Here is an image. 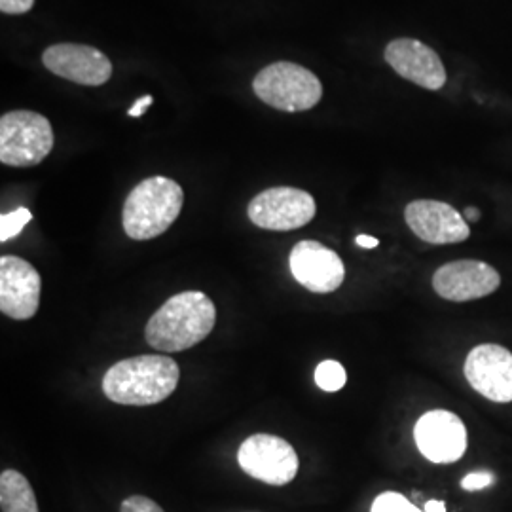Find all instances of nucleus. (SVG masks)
<instances>
[{"label":"nucleus","mask_w":512,"mask_h":512,"mask_svg":"<svg viewBox=\"0 0 512 512\" xmlns=\"http://www.w3.org/2000/svg\"><path fill=\"white\" fill-rule=\"evenodd\" d=\"M217 323V308L202 291L171 296L156 311L145 329L148 346L165 353H179L198 346Z\"/></svg>","instance_id":"f257e3e1"},{"label":"nucleus","mask_w":512,"mask_h":512,"mask_svg":"<svg viewBox=\"0 0 512 512\" xmlns=\"http://www.w3.org/2000/svg\"><path fill=\"white\" fill-rule=\"evenodd\" d=\"M179 365L165 355H139L110 366L103 378L105 397L126 406L164 403L179 385Z\"/></svg>","instance_id":"f03ea898"},{"label":"nucleus","mask_w":512,"mask_h":512,"mask_svg":"<svg viewBox=\"0 0 512 512\" xmlns=\"http://www.w3.org/2000/svg\"><path fill=\"white\" fill-rule=\"evenodd\" d=\"M181 184L167 177H150L129 192L124 203V232L137 241L165 234L183 211Z\"/></svg>","instance_id":"7ed1b4c3"},{"label":"nucleus","mask_w":512,"mask_h":512,"mask_svg":"<svg viewBox=\"0 0 512 512\" xmlns=\"http://www.w3.org/2000/svg\"><path fill=\"white\" fill-rule=\"evenodd\" d=\"M253 90L260 101L283 112L310 110L323 97L315 74L291 61H277L256 74Z\"/></svg>","instance_id":"20e7f679"},{"label":"nucleus","mask_w":512,"mask_h":512,"mask_svg":"<svg viewBox=\"0 0 512 512\" xmlns=\"http://www.w3.org/2000/svg\"><path fill=\"white\" fill-rule=\"evenodd\" d=\"M54 129L33 110H12L0 118V162L10 167L38 165L54 148Z\"/></svg>","instance_id":"39448f33"},{"label":"nucleus","mask_w":512,"mask_h":512,"mask_svg":"<svg viewBox=\"0 0 512 512\" xmlns=\"http://www.w3.org/2000/svg\"><path fill=\"white\" fill-rule=\"evenodd\" d=\"M251 222L272 232H291L310 224L317 205L306 190L293 186H275L260 192L249 203Z\"/></svg>","instance_id":"423d86ee"},{"label":"nucleus","mask_w":512,"mask_h":512,"mask_svg":"<svg viewBox=\"0 0 512 512\" xmlns=\"http://www.w3.org/2000/svg\"><path fill=\"white\" fill-rule=\"evenodd\" d=\"M239 467L256 480L270 486L293 482L300 467L293 446L281 437L258 433L239 446Z\"/></svg>","instance_id":"0eeeda50"},{"label":"nucleus","mask_w":512,"mask_h":512,"mask_svg":"<svg viewBox=\"0 0 512 512\" xmlns=\"http://www.w3.org/2000/svg\"><path fill=\"white\" fill-rule=\"evenodd\" d=\"M42 279L37 268L19 258H0V311L16 321H27L37 315Z\"/></svg>","instance_id":"6e6552de"},{"label":"nucleus","mask_w":512,"mask_h":512,"mask_svg":"<svg viewBox=\"0 0 512 512\" xmlns=\"http://www.w3.org/2000/svg\"><path fill=\"white\" fill-rule=\"evenodd\" d=\"M289 264L294 279L311 293H334L346 279V266L342 258L319 241L304 239L296 243Z\"/></svg>","instance_id":"1a4fd4ad"},{"label":"nucleus","mask_w":512,"mask_h":512,"mask_svg":"<svg viewBox=\"0 0 512 512\" xmlns=\"http://www.w3.org/2000/svg\"><path fill=\"white\" fill-rule=\"evenodd\" d=\"M501 275L482 260H454L433 275V289L448 302H471L494 294Z\"/></svg>","instance_id":"9d476101"},{"label":"nucleus","mask_w":512,"mask_h":512,"mask_svg":"<svg viewBox=\"0 0 512 512\" xmlns=\"http://www.w3.org/2000/svg\"><path fill=\"white\" fill-rule=\"evenodd\" d=\"M465 378L482 397L512 403V353L497 344L476 346L465 361Z\"/></svg>","instance_id":"9b49d317"},{"label":"nucleus","mask_w":512,"mask_h":512,"mask_svg":"<svg viewBox=\"0 0 512 512\" xmlns=\"http://www.w3.org/2000/svg\"><path fill=\"white\" fill-rule=\"evenodd\" d=\"M418 450L433 463H456L467 450V429L454 412L431 410L414 427Z\"/></svg>","instance_id":"f8f14e48"},{"label":"nucleus","mask_w":512,"mask_h":512,"mask_svg":"<svg viewBox=\"0 0 512 512\" xmlns=\"http://www.w3.org/2000/svg\"><path fill=\"white\" fill-rule=\"evenodd\" d=\"M44 67L80 86H103L112 76L109 57L86 44H54L42 54Z\"/></svg>","instance_id":"ddd939ff"},{"label":"nucleus","mask_w":512,"mask_h":512,"mask_svg":"<svg viewBox=\"0 0 512 512\" xmlns=\"http://www.w3.org/2000/svg\"><path fill=\"white\" fill-rule=\"evenodd\" d=\"M408 228L425 243L450 245L461 243L471 236L465 217L450 203L437 200H416L404 209Z\"/></svg>","instance_id":"4468645a"},{"label":"nucleus","mask_w":512,"mask_h":512,"mask_svg":"<svg viewBox=\"0 0 512 512\" xmlns=\"http://www.w3.org/2000/svg\"><path fill=\"white\" fill-rule=\"evenodd\" d=\"M387 65L423 90L437 92L446 84V69L439 54L414 38L391 40L385 48Z\"/></svg>","instance_id":"2eb2a0df"},{"label":"nucleus","mask_w":512,"mask_h":512,"mask_svg":"<svg viewBox=\"0 0 512 512\" xmlns=\"http://www.w3.org/2000/svg\"><path fill=\"white\" fill-rule=\"evenodd\" d=\"M0 509L2 512H38L33 486L14 469H6L0 475Z\"/></svg>","instance_id":"dca6fc26"},{"label":"nucleus","mask_w":512,"mask_h":512,"mask_svg":"<svg viewBox=\"0 0 512 512\" xmlns=\"http://www.w3.org/2000/svg\"><path fill=\"white\" fill-rule=\"evenodd\" d=\"M346 382H348L346 368L340 365L338 361H323L321 365L315 368V384L327 393L340 391L346 385Z\"/></svg>","instance_id":"f3484780"},{"label":"nucleus","mask_w":512,"mask_h":512,"mask_svg":"<svg viewBox=\"0 0 512 512\" xmlns=\"http://www.w3.org/2000/svg\"><path fill=\"white\" fill-rule=\"evenodd\" d=\"M31 219H33V215L25 207H19L8 215H2L0 217V241L4 243L8 239L16 238L19 232L31 222Z\"/></svg>","instance_id":"a211bd4d"},{"label":"nucleus","mask_w":512,"mask_h":512,"mask_svg":"<svg viewBox=\"0 0 512 512\" xmlns=\"http://www.w3.org/2000/svg\"><path fill=\"white\" fill-rule=\"evenodd\" d=\"M370 512H423L412 503L408 501L404 495L397 494V492H385V494L378 495L372 503Z\"/></svg>","instance_id":"6ab92c4d"},{"label":"nucleus","mask_w":512,"mask_h":512,"mask_svg":"<svg viewBox=\"0 0 512 512\" xmlns=\"http://www.w3.org/2000/svg\"><path fill=\"white\" fill-rule=\"evenodd\" d=\"M120 512H164V509L145 495H131L122 501Z\"/></svg>","instance_id":"aec40b11"},{"label":"nucleus","mask_w":512,"mask_h":512,"mask_svg":"<svg viewBox=\"0 0 512 512\" xmlns=\"http://www.w3.org/2000/svg\"><path fill=\"white\" fill-rule=\"evenodd\" d=\"M495 482V476L492 473H471L461 480V488L467 492H478Z\"/></svg>","instance_id":"412c9836"},{"label":"nucleus","mask_w":512,"mask_h":512,"mask_svg":"<svg viewBox=\"0 0 512 512\" xmlns=\"http://www.w3.org/2000/svg\"><path fill=\"white\" fill-rule=\"evenodd\" d=\"M33 6H35V0H0V12L10 16L27 14Z\"/></svg>","instance_id":"4be33fe9"},{"label":"nucleus","mask_w":512,"mask_h":512,"mask_svg":"<svg viewBox=\"0 0 512 512\" xmlns=\"http://www.w3.org/2000/svg\"><path fill=\"white\" fill-rule=\"evenodd\" d=\"M154 103V97L152 95H145V97H139L137 101H135V105L128 110L129 116H133V118H139V116H143L145 112H147L148 107Z\"/></svg>","instance_id":"5701e85b"},{"label":"nucleus","mask_w":512,"mask_h":512,"mask_svg":"<svg viewBox=\"0 0 512 512\" xmlns=\"http://www.w3.org/2000/svg\"><path fill=\"white\" fill-rule=\"evenodd\" d=\"M357 245L359 247H363V249H376L378 245H380V241L376 238H372V236H357Z\"/></svg>","instance_id":"b1692460"},{"label":"nucleus","mask_w":512,"mask_h":512,"mask_svg":"<svg viewBox=\"0 0 512 512\" xmlns=\"http://www.w3.org/2000/svg\"><path fill=\"white\" fill-rule=\"evenodd\" d=\"M423 512H446V505L442 501H427Z\"/></svg>","instance_id":"393cba45"},{"label":"nucleus","mask_w":512,"mask_h":512,"mask_svg":"<svg viewBox=\"0 0 512 512\" xmlns=\"http://www.w3.org/2000/svg\"><path fill=\"white\" fill-rule=\"evenodd\" d=\"M478 219H480V211L476 207H467L465 209V220L467 222H476Z\"/></svg>","instance_id":"a878e982"}]
</instances>
